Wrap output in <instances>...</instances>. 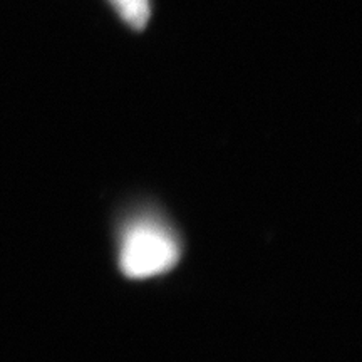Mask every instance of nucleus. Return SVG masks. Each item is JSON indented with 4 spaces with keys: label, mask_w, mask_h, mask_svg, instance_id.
<instances>
[{
    "label": "nucleus",
    "mask_w": 362,
    "mask_h": 362,
    "mask_svg": "<svg viewBox=\"0 0 362 362\" xmlns=\"http://www.w3.org/2000/svg\"><path fill=\"white\" fill-rule=\"evenodd\" d=\"M180 243L173 230L156 218H138L126 226L119 247V267L126 277L151 279L173 269Z\"/></svg>",
    "instance_id": "nucleus-1"
},
{
    "label": "nucleus",
    "mask_w": 362,
    "mask_h": 362,
    "mask_svg": "<svg viewBox=\"0 0 362 362\" xmlns=\"http://www.w3.org/2000/svg\"><path fill=\"white\" fill-rule=\"evenodd\" d=\"M121 19L133 29H143L149 21V0H110Z\"/></svg>",
    "instance_id": "nucleus-2"
}]
</instances>
